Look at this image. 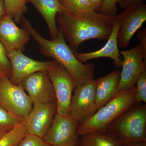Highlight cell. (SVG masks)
<instances>
[{
    "mask_svg": "<svg viewBox=\"0 0 146 146\" xmlns=\"http://www.w3.org/2000/svg\"><path fill=\"white\" fill-rule=\"evenodd\" d=\"M117 16L104 15L91 9L76 13H58L56 23L68 45L77 52L82 43L91 39H108Z\"/></svg>",
    "mask_w": 146,
    "mask_h": 146,
    "instance_id": "6da1fadb",
    "label": "cell"
},
{
    "mask_svg": "<svg viewBox=\"0 0 146 146\" xmlns=\"http://www.w3.org/2000/svg\"><path fill=\"white\" fill-rule=\"evenodd\" d=\"M21 22L23 28L38 44L40 52L43 55L52 58L62 66L72 77L76 87L94 80L96 65L93 63L84 64L77 59L60 30L58 29L56 38L48 40L39 34L24 16Z\"/></svg>",
    "mask_w": 146,
    "mask_h": 146,
    "instance_id": "7a4b0ae2",
    "label": "cell"
},
{
    "mask_svg": "<svg viewBox=\"0 0 146 146\" xmlns=\"http://www.w3.org/2000/svg\"><path fill=\"white\" fill-rule=\"evenodd\" d=\"M135 96V87L119 92L78 126V136L89 133H105L109 126L136 102Z\"/></svg>",
    "mask_w": 146,
    "mask_h": 146,
    "instance_id": "3957f363",
    "label": "cell"
},
{
    "mask_svg": "<svg viewBox=\"0 0 146 146\" xmlns=\"http://www.w3.org/2000/svg\"><path fill=\"white\" fill-rule=\"evenodd\" d=\"M106 133L122 145L146 142V104L135 102L109 126Z\"/></svg>",
    "mask_w": 146,
    "mask_h": 146,
    "instance_id": "277c9868",
    "label": "cell"
},
{
    "mask_svg": "<svg viewBox=\"0 0 146 146\" xmlns=\"http://www.w3.org/2000/svg\"><path fill=\"white\" fill-rule=\"evenodd\" d=\"M0 106L11 115L25 120L33 104L22 84H14L7 76L0 77Z\"/></svg>",
    "mask_w": 146,
    "mask_h": 146,
    "instance_id": "5b68a950",
    "label": "cell"
},
{
    "mask_svg": "<svg viewBox=\"0 0 146 146\" xmlns=\"http://www.w3.org/2000/svg\"><path fill=\"white\" fill-rule=\"evenodd\" d=\"M53 86L57 104V113L68 116L75 82L72 77L55 60L47 73Z\"/></svg>",
    "mask_w": 146,
    "mask_h": 146,
    "instance_id": "8992f818",
    "label": "cell"
},
{
    "mask_svg": "<svg viewBox=\"0 0 146 146\" xmlns=\"http://www.w3.org/2000/svg\"><path fill=\"white\" fill-rule=\"evenodd\" d=\"M123 56L118 89L119 92L135 87L143 68L146 65V53L141 44L127 50L120 51Z\"/></svg>",
    "mask_w": 146,
    "mask_h": 146,
    "instance_id": "52a82bcc",
    "label": "cell"
},
{
    "mask_svg": "<svg viewBox=\"0 0 146 146\" xmlns=\"http://www.w3.org/2000/svg\"><path fill=\"white\" fill-rule=\"evenodd\" d=\"M74 91L68 116L80 125L97 111L95 80L76 87Z\"/></svg>",
    "mask_w": 146,
    "mask_h": 146,
    "instance_id": "ba28073f",
    "label": "cell"
},
{
    "mask_svg": "<svg viewBox=\"0 0 146 146\" xmlns=\"http://www.w3.org/2000/svg\"><path fill=\"white\" fill-rule=\"evenodd\" d=\"M116 16L121 23L117 38L118 47L124 48L146 21V5L143 1L135 3Z\"/></svg>",
    "mask_w": 146,
    "mask_h": 146,
    "instance_id": "9c48e42d",
    "label": "cell"
},
{
    "mask_svg": "<svg viewBox=\"0 0 146 146\" xmlns=\"http://www.w3.org/2000/svg\"><path fill=\"white\" fill-rule=\"evenodd\" d=\"M79 124L68 116L56 113L52 124L43 139L53 146H78Z\"/></svg>",
    "mask_w": 146,
    "mask_h": 146,
    "instance_id": "30bf717a",
    "label": "cell"
},
{
    "mask_svg": "<svg viewBox=\"0 0 146 146\" xmlns=\"http://www.w3.org/2000/svg\"><path fill=\"white\" fill-rule=\"evenodd\" d=\"M21 51L7 52L11 65V73L9 79L14 84H22L26 78L37 72L47 73L52 65L51 61H38L27 56Z\"/></svg>",
    "mask_w": 146,
    "mask_h": 146,
    "instance_id": "8fae6325",
    "label": "cell"
},
{
    "mask_svg": "<svg viewBox=\"0 0 146 146\" xmlns=\"http://www.w3.org/2000/svg\"><path fill=\"white\" fill-rule=\"evenodd\" d=\"M22 85L33 106L56 100L53 86L47 73L37 72L26 78Z\"/></svg>",
    "mask_w": 146,
    "mask_h": 146,
    "instance_id": "7c38bea8",
    "label": "cell"
},
{
    "mask_svg": "<svg viewBox=\"0 0 146 146\" xmlns=\"http://www.w3.org/2000/svg\"><path fill=\"white\" fill-rule=\"evenodd\" d=\"M56 113V100L33 106L25 119L28 134L44 138Z\"/></svg>",
    "mask_w": 146,
    "mask_h": 146,
    "instance_id": "4fadbf2b",
    "label": "cell"
},
{
    "mask_svg": "<svg viewBox=\"0 0 146 146\" xmlns=\"http://www.w3.org/2000/svg\"><path fill=\"white\" fill-rule=\"evenodd\" d=\"M31 36L24 28L16 25L13 19L7 14L0 21V42L7 52L21 51L30 40Z\"/></svg>",
    "mask_w": 146,
    "mask_h": 146,
    "instance_id": "5bb4252c",
    "label": "cell"
},
{
    "mask_svg": "<svg viewBox=\"0 0 146 146\" xmlns=\"http://www.w3.org/2000/svg\"><path fill=\"white\" fill-rule=\"evenodd\" d=\"M114 22L113 29L110 36L108 39L106 44L102 48L98 50L85 53L75 52L76 57L82 63H86L91 59L107 57L111 58L114 61L117 68H121L123 60L120 56V51L117 44V34L119 29L120 21L117 17Z\"/></svg>",
    "mask_w": 146,
    "mask_h": 146,
    "instance_id": "9a60e30c",
    "label": "cell"
},
{
    "mask_svg": "<svg viewBox=\"0 0 146 146\" xmlns=\"http://www.w3.org/2000/svg\"><path fill=\"white\" fill-rule=\"evenodd\" d=\"M120 72L112 71L107 75L95 80V96L97 110L115 98L119 92L118 87Z\"/></svg>",
    "mask_w": 146,
    "mask_h": 146,
    "instance_id": "2e32d148",
    "label": "cell"
},
{
    "mask_svg": "<svg viewBox=\"0 0 146 146\" xmlns=\"http://www.w3.org/2000/svg\"><path fill=\"white\" fill-rule=\"evenodd\" d=\"M34 6L47 25L51 39H54L59 33L56 23L58 13L64 11L59 0H27V3Z\"/></svg>",
    "mask_w": 146,
    "mask_h": 146,
    "instance_id": "e0dca14e",
    "label": "cell"
},
{
    "mask_svg": "<svg viewBox=\"0 0 146 146\" xmlns=\"http://www.w3.org/2000/svg\"><path fill=\"white\" fill-rule=\"evenodd\" d=\"M79 146H122L116 139L109 134L89 133L81 136Z\"/></svg>",
    "mask_w": 146,
    "mask_h": 146,
    "instance_id": "ac0fdd59",
    "label": "cell"
},
{
    "mask_svg": "<svg viewBox=\"0 0 146 146\" xmlns=\"http://www.w3.org/2000/svg\"><path fill=\"white\" fill-rule=\"evenodd\" d=\"M28 134L25 121L24 120L0 138V146H16Z\"/></svg>",
    "mask_w": 146,
    "mask_h": 146,
    "instance_id": "d6986e66",
    "label": "cell"
},
{
    "mask_svg": "<svg viewBox=\"0 0 146 146\" xmlns=\"http://www.w3.org/2000/svg\"><path fill=\"white\" fill-rule=\"evenodd\" d=\"M7 14L15 23L21 21L23 14L27 10V0H4Z\"/></svg>",
    "mask_w": 146,
    "mask_h": 146,
    "instance_id": "ffe728a7",
    "label": "cell"
},
{
    "mask_svg": "<svg viewBox=\"0 0 146 146\" xmlns=\"http://www.w3.org/2000/svg\"><path fill=\"white\" fill-rule=\"evenodd\" d=\"M61 3L64 11L68 13H76L93 9L89 0H63Z\"/></svg>",
    "mask_w": 146,
    "mask_h": 146,
    "instance_id": "44dd1931",
    "label": "cell"
},
{
    "mask_svg": "<svg viewBox=\"0 0 146 146\" xmlns=\"http://www.w3.org/2000/svg\"><path fill=\"white\" fill-rule=\"evenodd\" d=\"M23 120L11 115L0 106V129L10 130Z\"/></svg>",
    "mask_w": 146,
    "mask_h": 146,
    "instance_id": "7402d4cb",
    "label": "cell"
},
{
    "mask_svg": "<svg viewBox=\"0 0 146 146\" xmlns=\"http://www.w3.org/2000/svg\"><path fill=\"white\" fill-rule=\"evenodd\" d=\"M135 101L146 103V65L144 66L135 85Z\"/></svg>",
    "mask_w": 146,
    "mask_h": 146,
    "instance_id": "603a6c76",
    "label": "cell"
},
{
    "mask_svg": "<svg viewBox=\"0 0 146 146\" xmlns=\"http://www.w3.org/2000/svg\"><path fill=\"white\" fill-rule=\"evenodd\" d=\"M11 73V65L7 52L0 42V77L9 78Z\"/></svg>",
    "mask_w": 146,
    "mask_h": 146,
    "instance_id": "cb8c5ba5",
    "label": "cell"
},
{
    "mask_svg": "<svg viewBox=\"0 0 146 146\" xmlns=\"http://www.w3.org/2000/svg\"><path fill=\"white\" fill-rule=\"evenodd\" d=\"M16 146H53L43 138L36 135L28 134Z\"/></svg>",
    "mask_w": 146,
    "mask_h": 146,
    "instance_id": "d4e9b609",
    "label": "cell"
},
{
    "mask_svg": "<svg viewBox=\"0 0 146 146\" xmlns=\"http://www.w3.org/2000/svg\"><path fill=\"white\" fill-rule=\"evenodd\" d=\"M119 0H104L99 13L107 15L115 16L117 12V5Z\"/></svg>",
    "mask_w": 146,
    "mask_h": 146,
    "instance_id": "484cf974",
    "label": "cell"
},
{
    "mask_svg": "<svg viewBox=\"0 0 146 146\" xmlns=\"http://www.w3.org/2000/svg\"><path fill=\"white\" fill-rule=\"evenodd\" d=\"M137 37L140 40V44L143 46L144 51L146 53V29H143L142 30L138 32Z\"/></svg>",
    "mask_w": 146,
    "mask_h": 146,
    "instance_id": "4316f807",
    "label": "cell"
},
{
    "mask_svg": "<svg viewBox=\"0 0 146 146\" xmlns=\"http://www.w3.org/2000/svg\"><path fill=\"white\" fill-rule=\"evenodd\" d=\"M143 0H119V4L120 8L125 9L135 3L143 1Z\"/></svg>",
    "mask_w": 146,
    "mask_h": 146,
    "instance_id": "83f0119b",
    "label": "cell"
},
{
    "mask_svg": "<svg viewBox=\"0 0 146 146\" xmlns=\"http://www.w3.org/2000/svg\"><path fill=\"white\" fill-rule=\"evenodd\" d=\"M104 0H89L93 10L98 12Z\"/></svg>",
    "mask_w": 146,
    "mask_h": 146,
    "instance_id": "f1b7e54d",
    "label": "cell"
},
{
    "mask_svg": "<svg viewBox=\"0 0 146 146\" xmlns=\"http://www.w3.org/2000/svg\"><path fill=\"white\" fill-rule=\"evenodd\" d=\"M6 15L4 0H0V21Z\"/></svg>",
    "mask_w": 146,
    "mask_h": 146,
    "instance_id": "f546056e",
    "label": "cell"
},
{
    "mask_svg": "<svg viewBox=\"0 0 146 146\" xmlns=\"http://www.w3.org/2000/svg\"><path fill=\"white\" fill-rule=\"evenodd\" d=\"M146 142H134L129 144L130 146H146Z\"/></svg>",
    "mask_w": 146,
    "mask_h": 146,
    "instance_id": "4dcf8cb0",
    "label": "cell"
},
{
    "mask_svg": "<svg viewBox=\"0 0 146 146\" xmlns=\"http://www.w3.org/2000/svg\"><path fill=\"white\" fill-rule=\"evenodd\" d=\"M9 131L4 130V129H0V138H2L4 135H5Z\"/></svg>",
    "mask_w": 146,
    "mask_h": 146,
    "instance_id": "1f68e13d",
    "label": "cell"
},
{
    "mask_svg": "<svg viewBox=\"0 0 146 146\" xmlns=\"http://www.w3.org/2000/svg\"><path fill=\"white\" fill-rule=\"evenodd\" d=\"M122 146H130L129 144H125V145H123Z\"/></svg>",
    "mask_w": 146,
    "mask_h": 146,
    "instance_id": "d6a6232c",
    "label": "cell"
},
{
    "mask_svg": "<svg viewBox=\"0 0 146 146\" xmlns=\"http://www.w3.org/2000/svg\"><path fill=\"white\" fill-rule=\"evenodd\" d=\"M59 1H60V3H61V2L62 1H63V0H59Z\"/></svg>",
    "mask_w": 146,
    "mask_h": 146,
    "instance_id": "836d02e7",
    "label": "cell"
}]
</instances>
